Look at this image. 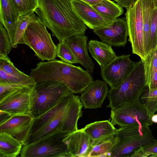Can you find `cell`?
Returning <instances> with one entry per match:
<instances>
[{
	"mask_svg": "<svg viewBox=\"0 0 157 157\" xmlns=\"http://www.w3.org/2000/svg\"><path fill=\"white\" fill-rule=\"evenodd\" d=\"M72 0H38L34 12L59 42L84 34L87 29L75 11Z\"/></svg>",
	"mask_w": 157,
	"mask_h": 157,
	"instance_id": "1",
	"label": "cell"
},
{
	"mask_svg": "<svg viewBox=\"0 0 157 157\" xmlns=\"http://www.w3.org/2000/svg\"><path fill=\"white\" fill-rule=\"evenodd\" d=\"M82 107L78 95L73 94L64 98L52 109L35 118L28 144L57 128L70 132L78 130L77 123L82 116Z\"/></svg>",
	"mask_w": 157,
	"mask_h": 157,
	"instance_id": "2",
	"label": "cell"
},
{
	"mask_svg": "<svg viewBox=\"0 0 157 157\" xmlns=\"http://www.w3.org/2000/svg\"><path fill=\"white\" fill-rule=\"evenodd\" d=\"M30 75L36 83L45 80L61 83L74 94L81 91L88 79V73L80 67L61 60L54 59L40 62L31 69Z\"/></svg>",
	"mask_w": 157,
	"mask_h": 157,
	"instance_id": "3",
	"label": "cell"
},
{
	"mask_svg": "<svg viewBox=\"0 0 157 157\" xmlns=\"http://www.w3.org/2000/svg\"><path fill=\"white\" fill-rule=\"evenodd\" d=\"M146 86L144 62L141 59L136 62L131 72L122 83L108 90L107 97L109 103L106 107L113 110L124 103L139 99Z\"/></svg>",
	"mask_w": 157,
	"mask_h": 157,
	"instance_id": "4",
	"label": "cell"
},
{
	"mask_svg": "<svg viewBox=\"0 0 157 157\" xmlns=\"http://www.w3.org/2000/svg\"><path fill=\"white\" fill-rule=\"evenodd\" d=\"M73 132L57 128L32 143L23 146L21 157H71L67 138Z\"/></svg>",
	"mask_w": 157,
	"mask_h": 157,
	"instance_id": "5",
	"label": "cell"
},
{
	"mask_svg": "<svg viewBox=\"0 0 157 157\" xmlns=\"http://www.w3.org/2000/svg\"><path fill=\"white\" fill-rule=\"evenodd\" d=\"M73 94L67 86L57 81L45 80L36 83L32 94L31 114L37 117Z\"/></svg>",
	"mask_w": 157,
	"mask_h": 157,
	"instance_id": "6",
	"label": "cell"
},
{
	"mask_svg": "<svg viewBox=\"0 0 157 157\" xmlns=\"http://www.w3.org/2000/svg\"><path fill=\"white\" fill-rule=\"evenodd\" d=\"M115 135L119 141L111 152L110 157H131L141 147L157 141L148 126L121 127L117 129Z\"/></svg>",
	"mask_w": 157,
	"mask_h": 157,
	"instance_id": "7",
	"label": "cell"
},
{
	"mask_svg": "<svg viewBox=\"0 0 157 157\" xmlns=\"http://www.w3.org/2000/svg\"><path fill=\"white\" fill-rule=\"evenodd\" d=\"M46 28L40 20L34 21L28 27L24 37L25 44L43 61L54 60L57 56V46Z\"/></svg>",
	"mask_w": 157,
	"mask_h": 157,
	"instance_id": "8",
	"label": "cell"
},
{
	"mask_svg": "<svg viewBox=\"0 0 157 157\" xmlns=\"http://www.w3.org/2000/svg\"><path fill=\"white\" fill-rule=\"evenodd\" d=\"M111 122L121 127L140 125L149 127L153 124L147 110L139 99L125 102L111 110Z\"/></svg>",
	"mask_w": 157,
	"mask_h": 157,
	"instance_id": "9",
	"label": "cell"
},
{
	"mask_svg": "<svg viewBox=\"0 0 157 157\" xmlns=\"http://www.w3.org/2000/svg\"><path fill=\"white\" fill-rule=\"evenodd\" d=\"M125 13L128 40L131 44L132 53L142 60L146 55L143 41V24L141 0H136L126 8Z\"/></svg>",
	"mask_w": 157,
	"mask_h": 157,
	"instance_id": "10",
	"label": "cell"
},
{
	"mask_svg": "<svg viewBox=\"0 0 157 157\" xmlns=\"http://www.w3.org/2000/svg\"><path fill=\"white\" fill-rule=\"evenodd\" d=\"M34 86L15 90L0 100V110L7 112L12 116L31 114Z\"/></svg>",
	"mask_w": 157,
	"mask_h": 157,
	"instance_id": "11",
	"label": "cell"
},
{
	"mask_svg": "<svg viewBox=\"0 0 157 157\" xmlns=\"http://www.w3.org/2000/svg\"><path fill=\"white\" fill-rule=\"evenodd\" d=\"M136 63L130 59V55L117 56L111 63L101 68V76L111 88H115L127 77Z\"/></svg>",
	"mask_w": 157,
	"mask_h": 157,
	"instance_id": "12",
	"label": "cell"
},
{
	"mask_svg": "<svg viewBox=\"0 0 157 157\" xmlns=\"http://www.w3.org/2000/svg\"><path fill=\"white\" fill-rule=\"evenodd\" d=\"M35 119L30 114L12 116L0 124V133L9 134L23 146L26 145L28 143Z\"/></svg>",
	"mask_w": 157,
	"mask_h": 157,
	"instance_id": "13",
	"label": "cell"
},
{
	"mask_svg": "<svg viewBox=\"0 0 157 157\" xmlns=\"http://www.w3.org/2000/svg\"><path fill=\"white\" fill-rule=\"evenodd\" d=\"M94 33L103 42L115 47H124L128 31L125 18H118L110 25L94 29Z\"/></svg>",
	"mask_w": 157,
	"mask_h": 157,
	"instance_id": "14",
	"label": "cell"
},
{
	"mask_svg": "<svg viewBox=\"0 0 157 157\" xmlns=\"http://www.w3.org/2000/svg\"><path fill=\"white\" fill-rule=\"evenodd\" d=\"M108 91V84L105 81H93L80 97L84 109L101 108L107 97Z\"/></svg>",
	"mask_w": 157,
	"mask_h": 157,
	"instance_id": "15",
	"label": "cell"
},
{
	"mask_svg": "<svg viewBox=\"0 0 157 157\" xmlns=\"http://www.w3.org/2000/svg\"><path fill=\"white\" fill-rule=\"evenodd\" d=\"M73 8L84 24L93 30L107 26L113 21L98 13L90 5L79 0H73Z\"/></svg>",
	"mask_w": 157,
	"mask_h": 157,
	"instance_id": "16",
	"label": "cell"
},
{
	"mask_svg": "<svg viewBox=\"0 0 157 157\" xmlns=\"http://www.w3.org/2000/svg\"><path fill=\"white\" fill-rule=\"evenodd\" d=\"M88 36L84 34L77 35L67 39L64 42L79 63L92 75L95 65L88 52Z\"/></svg>",
	"mask_w": 157,
	"mask_h": 157,
	"instance_id": "17",
	"label": "cell"
},
{
	"mask_svg": "<svg viewBox=\"0 0 157 157\" xmlns=\"http://www.w3.org/2000/svg\"><path fill=\"white\" fill-rule=\"evenodd\" d=\"M67 140L71 157H88L93 145L82 128L71 132Z\"/></svg>",
	"mask_w": 157,
	"mask_h": 157,
	"instance_id": "18",
	"label": "cell"
},
{
	"mask_svg": "<svg viewBox=\"0 0 157 157\" xmlns=\"http://www.w3.org/2000/svg\"><path fill=\"white\" fill-rule=\"evenodd\" d=\"M93 146L115 135L117 129L109 120L96 121L82 128Z\"/></svg>",
	"mask_w": 157,
	"mask_h": 157,
	"instance_id": "19",
	"label": "cell"
},
{
	"mask_svg": "<svg viewBox=\"0 0 157 157\" xmlns=\"http://www.w3.org/2000/svg\"><path fill=\"white\" fill-rule=\"evenodd\" d=\"M111 45L103 41L91 40L88 43L89 52L101 68L115 59L117 56Z\"/></svg>",
	"mask_w": 157,
	"mask_h": 157,
	"instance_id": "20",
	"label": "cell"
},
{
	"mask_svg": "<svg viewBox=\"0 0 157 157\" xmlns=\"http://www.w3.org/2000/svg\"><path fill=\"white\" fill-rule=\"evenodd\" d=\"M20 15L12 0H0V21L12 41L16 22Z\"/></svg>",
	"mask_w": 157,
	"mask_h": 157,
	"instance_id": "21",
	"label": "cell"
},
{
	"mask_svg": "<svg viewBox=\"0 0 157 157\" xmlns=\"http://www.w3.org/2000/svg\"><path fill=\"white\" fill-rule=\"evenodd\" d=\"M39 20H40L34 12L20 16L15 24L13 39L11 42L13 48H17L19 44H25L24 36L28 27L32 22Z\"/></svg>",
	"mask_w": 157,
	"mask_h": 157,
	"instance_id": "22",
	"label": "cell"
},
{
	"mask_svg": "<svg viewBox=\"0 0 157 157\" xmlns=\"http://www.w3.org/2000/svg\"><path fill=\"white\" fill-rule=\"evenodd\" d=\"M21 143L15 138L5 133H0V157H16L20 154Z\"/></svg>",
	"mask_w": 157,
	"mask_h": 157,
	"instance_id": "23",
	"label": "cell"
},
{
	"mask_svg": "<svg viewBox=\"0 0 157 157\" xmlns=\"http://www.w3.org/2000/svg\"><path fill=\"white\" fill-rule=\"evenodd\" d=\"M91 6L102 16L112 21L117 18L124 12L122 6L110 0H103Z\"/></svg>",
	"mask_w": 157,
	"mask_h": 157,
	"instance_id": "24",
	"label": "cell"
},
{
	"mask_svg": "<svg viewBox=\"0 0 157 157\" xmlns=\"http://www.w3.org/2000/svg\"><path fill=\"white\" fill-rule=\"evenodd\" d=\"M143 24V41L146 56L150 52V32L151 6V0H141Z\"/></svg>",
	"mask_w": 157,
	"mask_h": 157,
	"instance_id": "25",
	"label": "cell"
},
{
	"mask_svg": "<svg viewBox=\"0 0 157 157\" xmlns=\"http://www.w3.org/2000/svg\"><path fill=\"white\" fill-rule=\"evenodd\" d=\"M119 139L115 135L93 146L88 157H110L112 151L117 144Z\"/></svg>",
	"mask_w": 157,
	"mask_h": 157,
	"instance_id": "26",
	"label": "cell"
},
{
	"mask_svg": "<svg viewBox=\"0 0 157 157\" xmlns=\"http://www.w3.org/2000/svg\"><path fill=\"white\" fill-rule=\"evenodd\" d=\"M0 68L13 76L24 81L29 86H33L36 84L32 76L18 70L8 56L0 55Z\"/></svg>",
	"mask_w": 157,
	"mask_h": 157,
	"instance_id": "27",
	"label": "cell"
},
{
	"mask_svg": "<svg viewBox=\"0 0 157 157\" xmlns=\"http://www.w3.org/2000/svg\"><path fill=\"white\" fill-rule=\"evenodd\" d=\"M142 60L144 64L146 86L148 87L157 71V44Z\"/></svg>",
	"mask_w": 157,
	"mask_h": 157,
	"instance_id": "28",
	"label": "cell"
},
{
	"mask_svg": "<svg viewBox=\"0 0 157 157\" xmlns=\"http://www.w3.org/2000/svg\"><path fill=\"white\" fill-rule=\"evenodd\" d=\"M139 99L146 108L150 118L157 111V88L150 89L146 86Z\"/></svg>",
	"mask_w": 157,
	"mask_h": 157,
	"instance_id": "29",
	"label": "cell"
},
{
	"mask_svg": "<svg viewBox=\"0 0 157 157\" xmlns=\"http://www.w3.org/2000/svg\"><path fill=\"white\" fill-rule=\"evenodd\" d=\"M20 16L34 12L38 5V0H12Z\"/></svg>",
	"mask_w": 157,
	"mask_h": 157,
	"instance_id": "30",
	"label": "cell"
},
{
	"mask_svg": "<svg viewBox=\"0 0 157 157\" xmlns=\"http://www.w3.org/2000/svg\"><path fill=\"white\" fill-rule=\"evenodd\" d=\"M56 46L57 56L61 60L72 64L79 63L64 41L59 42Z\"/></svg>",
	"mask_w": 157,
	"mask_h": 157,
	"instance_id": "31",
	"label": "cell"
},
{
	"mask_svg": "<svg viewBox=\"0 0 157 157\" xmlns=\"http://www.w3.org/2000/svg\"><path fill=\"white\" fill-rule=\"evenodd\" d=\"M13 48L8 32L0 23V55L8 56Z\"/></svg>",
	"mask_w": 157,
	"mask_h": 157,
	"instance_id": "32",
	"label": "cell"
},
{
	"mask_svg": "<svg viewBox=\"0 0 157 157\" xmlns=\"http://www.w3.org/2000/svg\"><path fill=\"white\" fill-rule=\"evenodd\" d=\"M151 17L150 52L157 44V8L151 7Z\"/></svg>",
	"mask_w": 157,
	"mask_h": 157,
	"instance_id": "33",
	"label": "cell"
},
{
	"mask_svg": "<svg viewBox=\"0 0 157 157\" xmlns=\"http://www.w3.org/2000/svg\"><path fill=\"white\" fill-rule=\"evenodd\" d=\"M0 83L21 85L29 87L24 81L15 77L0 68Z\"/></svg>",
	"mask_w": 157,
	"mask_h": 157,
	"instance_id": "34",
	"label": "cell"
},
{
	"mask_svg": "<svg viewBox=\"0 0 157 157\" xmlns=\"http://www.w3.org/2000/svg\"><path fill=\"white\" fill-rule=\"evenodd\" d=\"M139 157H155L157 155V141L141 147L137 152Z\"/></svg>",
	"mask_w": 157,
	"mask_h": 157,
	"instance_id": "35",
	"label": "cell"
},
{
	"mask_svg": "<svg viewBox=\"0 0 157 157\" xmlns=\"http://www.w3.org/2000/svg\"><path fill=\"white\" fill-rule=\"evenodd\" d=\"M27 87H31L21 85L0 83V100L12 91Z\"/></svg>",
	"mask_w": 157,
	"mask_h": 157,
	"instance_id": "36",
	"label": "cell"
},
{
	"mask_svg": "<svg viewBox=\"0 0 157 157\" xmlns=\"http://www.w3.org/2000/svg\"><path fill=\"white\" fill-rule=\"evenodd\" d=\"M11 116L8 113L0 110V124L6 121Z\"/></svg>",
	"mask_w": 157,
	"mask_h": 157,
	"instance_id": "37",
	"label": "cell"
},
{
	"mask_svg": "<svg viewBox=\"0 0 157 157\" xmlns=\"http://www.w3.org/2000/svg\"><path fill=\"white\" fill-rule=\"evenodd\" d=\"M136 0H117V2L123 7L126 8Z\"/></svg>",
	"mask_w": 157,
	"mask_h": 157,
	"instance_id": "38",
	"label": "cell"
},
{
	"mask_svg": "<svg viewBox=\"0 0 157 157\" xmlns=\"http://www.w3.org/2000/svg\"><path fill=\"white\" fill-rule=\"evenodd\" d=\"M82 1L90 6L95 5L99 3L103 0H79Z\"/></svg>",
	"mask_w": 157,
	"mask_h": 157,
	"instance_id": "39",
	"label": "cell"
},
{
	"mask_svg": "<svg viewBox=\"0 0 157 157\" xmlns=\"http://www.w3.org/2000/svg\"><path fill=\"white\" fill-rule=\"evenodd\" d=\"M151 119L153 123L157 124V114H153L151 117Z\"/></svg>",
	"mask_w": 157,
	"mask_h": 157,
	"instance_id": "40",
	"label": "cell"
},
{
	"mask_svg": "<svg viewBox=\"0 0 157 157\" xmlns=\"http://www.w3.org/2000/svg\"><path fill=\"white\" fill-rule=\"evenodd\" d=\"M151 7L157 8V0H151Z\"/></svg>",
	"mask_w": 157,
	"mask_h": 157,
	"instance_id": "41",
	"label": "cell"
},
{
	"mask_svg": "<svg viewBox=\"0 0 157 157\" xmlns=\"http://www.w3.org/2000/svg\"><path fill=\"white\" fill-rule=\"evenodd\" d=\"M115 1H116V2H117V0H114Z\"/></svg>",
	"mask_w": 157,
	"mask_h": 157,
	"instance_id": "42",
	"label": "cell"
},
{
	"mask_svg": "<svg viewBox=\"0 0 157 157\" xmlns=\"http://www.w3.org/2000/svg\"><path fill=\"white\" fill-rule=\"evenodd\" d=\"M155 157H157V155L155 156Z\"/></svg>",
	"mask_w": 157,
	"mask_h": 157,
	"instance_id": "43",
	"label": "cell"
}]
</instances>
